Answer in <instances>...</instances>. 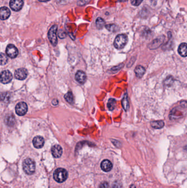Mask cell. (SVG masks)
<instances>
[{"instance_id": "cell-27", "label": "cell", "mask_w": 187, "mask_h": 188, "mask_svg": "<svg viewBox=\"0 0 187 188\" xmlns=\"http://www.w3.org/2000/svg\"><path fill=\"white\" fill-rule=\"evenodd\" d=\"M52 103L53 105H57L58 104V101L57 99H54L52 102Z\"/></svg>"}, {"instance_id": "cell-8", "label": "cell", "mask_w": 187, "mask_h": 188, "mask_svg": "<svg viewBox=\"0 0 187 188\" xmlns=\"http://www.w3.org/2000/svg\"><path fill=\"white\" fill-rule=\"evenodd\" d=\"M13 79L12 74L9 70H4L1 74V82L3 84H8L10 83Z\"/></svg>"}, {"instance_id": "cell-20", "label": "cell", "mask_w": 187, "mask_h": 188, "mask_svg": "<svg viewBox=\"0 0 187 188\" xmlns=\"http://www.w3.org/2000/svg\"><path fill=\"white\" fill-rule=\"evenodd\" d=\"M96 24L97 28L99 29H101L105 25V22L103 19L99 17L96 20Z\"/></svg>"}, {"instance_id": "cell-10", "label": "cell", "mask_w": 187, "mask_h": 188, "mask_svg": "<svg viewBox=\"0 0 187 188\" xmlns=\"http://www.w3.org/2000/svg\"><path fill=\"white\" fill-rule=\"evenodd\" d=\"M75 79L78 83L84 84L87 79L86 74L82 70H78L75 74Z\"/></svg>"}, {"instance_id": "cell-3", "label": "cell", "mask_w": 187, "mask_h": 188, "mask_svg": "<svg viewBox=\"0 0 187 188\" xmlns=\"http://www.w3.org/2000/svg\"><path fill=\"white\" fill-rule=\"evenodd\" d=\"M127 41L128 38L126 35L119 34L116 37L114 40V46L117 49H122L126 45Z\"/></svg>"}, {"instance_id": "cell-19", "label": "cell", "mask_w": 187, "mask_h": 188, "mask_svg": "<svg viewBox=\"0 0 187 188\" xmlns=\"http://www.w3.org/2000/svg\"><path fill=\"white\" fill-rule=\"evenodd\" d=\"M64 98L65 99V100L67 101L69 104H73L74 102V96L73 95V93L71 92H67L65 96H64Z\"/></svg>"}, {"instance_id": "cell-13", "label": "cell", "mask_w": 187, "mask_h": 188, "mask_svg": "<svg viewBox=\"0 0 187 188\" xmlns=\"http://www.w3.org/2000/svg\"><path fill=\"white\" fill-rule=\"evenodd\" d=\"M100 167L104 172H108L110 171L113 168L112 163L108 160H104L101 162Z\"/></svg>"}, {"instance_id": "cell-29", "label": "cell", "mask_w": 187, "mask_h": 188, "mask_svg": "<svg viewBox=\"0 0 187 188\" xmlns=\"http://www.w3.org/2000/svg\"><path fill=\"white\" fill-rule=\"evenodd\" d=\"M39 1L40 2H47V1H50V0H39Z\"/></svg>"}, {"instance_id": "cell-18", "label": "cell", "mask_w": 187, "mask_h": 188, "mask_svg": "<svg viewBox=\"0 0 187 188\" xmlns=\"http://www.w3.org/2000/svg\"><path fill=\"white\" fill-rule=\"evenodd\" d=\"M116 105V101L114 99H110L107 104L108 109L110 111L114 110Z\"/></svg>"}, {"instance_id": "cell-23", "label": "cell", "mask_w": 187, "mask_h": 188, "mask_svg": "<svg viewBox=\"0 0 187 188\" xmlns=\"http://www.w3.org/2000/svg\"><path fill=\"white\" fill-rule=\"evenodd\" d=\"M105 28H106L110 32H116L118 30L117 25L115 24H108L105 25Z\"/></svg>"}, {"instance_id": "cell-28", "label": "cell", "mask_w": 187, "mask_h": 188, "mask_svg": "<svg viewBox=\"0 0 187 188\" xmlns=\"http://www.w3.org/2000/svg\"><path fill=\"white\" fill-rule=\"evenodd\" d=\"M119 186H120L119 184H114V185L113 186V188H120Z\"/></svg>"}, {"instance_id": "cell-6", "label": "cell", "mask_w": 187, "mask_h": 188, "mask_svg": "<svg viewBox=\"0 0 187 188\" xmlns=\"http://www.w3.org/2000/svg\"><path fill=\"white\" fill-rule=\"evenodd\" d=\"M6 52L7 55L11 58H15L18 55V49L15 46L12 44H9L7 46Z\"/></svg>"}, {"instance_id": "cell-17", "label": "cell", "mask_w": 187, "mask_h": 188, "mask_svg": "<svg viewBox=\"0 0 187 188\" xmlns=\"http://www.w3.org/2000/svg\"><path fill=\"white\" fill-rule=\"evenodd\" d=\"M164 122L162 120L159 121H153L151 123V125L153 128L160 129L162 128L164 126Z\"/></svg>"}, {"instance_id": "cell-31", "label": "cell", "mask_w": 187, "mask_h": 188, "mask_svg": "<svg viewBox=\"0 0 187 188\" xmlns=\"http://www.w3.org/2000/svg\"><path fill=\"white\" fill-rule=\"evenodd\" d=\"M118 1H120V2H125V1H127V0H118Z\"/></svg>"}, {"instance_id": "cell-14", "label": "cell", "mask_w": 187, "mask_h": 188, "mask_svg": "<svg viewBox=\"0 0 187 188\" xmlns=\"http://www.w3.org/2000/svg\"><path fill=\"white\" fill-rule=\"evenodd\" d=\"M11 15V11L7 7H2L0 10V18L1 20H6Z\"/></svg>"}, {"instance_id": "cell-24", "label": "cell", "mask_w": 187, "mask_h": 188, "mask_svg": "<svg viewBox=\"0 0 187 188\" xmlns=\"http://www.w3.org/2000/svg\"><path fill=\"white\" fill-rule=\"evenodd\" d=\"M8 62V58L7 56L6 55L4 54L1 53V65H4L6 64Z\"/></svg>"}, {"instance_id": "cell-22", "label": "cell", "mask_w": 187, "mask_h": 188, "mask_svg": "<svg viewBox=\"0 0 187 188\" xmlns=\"http://www.w3.org/2000/svg\"><path fill=\"white\" fill-rule=\"evenodd\" d=\"M122 104L123 106V108L125 111H127L129 108V103L128 101L127 95L126 94L123 97V100L122 101Z\"/></svg>"}, {"instance_id": "cell-25", "label": "cell", "mask_w": 187, "mask_h": 188, "mask_svg": "<svg viewBox=\"0 0 187 188\" xmlns=\"http://www.w3.org/2000/svg\"><path fill=\"white\" fill-rule=\"evenodd\" d=\"M143 0H131V4L134 6H138L140 5Z\"/></svg>"}, {"instance_id": "cell-1", "label": "cell", "mask_w": 187, "mask_h": 188, "mask_svg": "<svg viewBox=\"0 0 187 188\" xmlns=\"http://www.w3.org/2000/svg\"><path fill=\"white\" fill-rule=\"evenodd\" d=\"M23 168L24 172L28 175L34 174L35 172V162L29 158H27L23 161Z\"/></svg>"}, {"instance_id": "cell-12", "label": "cell", "mask_w": 187, "mask_h": 188, "mask_svg": "<svg viewBox=\"0 0 187 188\" xmlns=\"http://www.w3.org/2000/svg\"><path fill=\"white\" fill-rule=\"evenodd\" d=\"M52 153L55 158H60L63 153L62 147L59 145H55L52 148Z\"/></svg>"}, {"instance_id": "cell-5", "label": "cell", "mask_w": 187, "mask_h": 188, "mask_svg": "<svg viewBox=\"0 0 187 188\" xmlns=\"http://www.w3.org/2000/svg\"><path fill=\"white\" fill-rule=\"evenodd\" d=\"M27 106L24 102L18 104L15 107L16 113L19 116H23L27 113Z\"/></svg>"}, {"instance_id": "cell-30", "label": "cell", "mask_w": 187, "mask_h": 188, "mask_svg": "<svg viewBox=\"0 0 187 188\" xmlns=\"http://www.w3.org/2000/svg\"><path fill=\"white\" fill-rule=\"evenodd\" d=\"M130 188H136V187L134 185H131V187H130Z\"/></svg>"}, {"instance_id": "cell-15", "label": "cell", "mask_w": 187, "mask_h": 188, "mask_svg": "<svg viewBox=\"0 0 187 188\" xmlns=\"http://www.w3.org/2000/svg\"><path fill=\"white\" fill-rule=\"evenodd\" d=\"M178 54L182 57L187 56V44L182 43L178 47Z\"/></svg>"}, {"instance_id": "cell-26", "label": "cell", "mask_w": 187, "mask_h": 188, "mask_svg": "<svg viewBox=\"0 0 187 188\" xmlns=\"http://www.w3.org/2000/svg\"><path fill=\"white\" fill-rule=\"evenodd\" d=\"M99 188H109V184L106 182H102L99 185Z\"/></svg>"}, {"instance_id": "cell-7", "label": "cell", "mask_w": 187, "mask_h": 188, "mask_svg": "<svg viewBox=\"0 0 187 188\" xmlns=\"http://www.w3.org/2000/svg\"><path fill=\"white\" fill-rule=\"evenodd\" d=\"M24 5L23 0H11L9 6L14 11L18 12L21 10Z\"/></svg>"}, {"instance_id": "cell-21", "label": "cell", "mask_w": 187, "mask_h": 188, "mask_svg": "<svg viewBox=\"0 0 187 188\" xmlns=\"http://www.w3.org/2000/svg\"><path fill=\"white\" fill-rule=\"evenodd\" d=\"M15 122V118L14 117V115H8V116H7L6 117V119H5V122L8 125H13L14 124V123Z\"/></svg>"}, {"instance_id": "cell-11", "label": "cell", "mask_w": 187, "mask_h": 188, "mask_svg": "<svg viewBox=\"0 0 187 188\" xmlns=\"http://www.w3.org/2000/svg\"><path fill=\"white\" fill-rule=\"evenodd\" d=\"M32 143L35 148L41 149L44 145L45 140L43 137L41 136H37L34 138L32 140Z\"/></svg>"}, {"instance_id": "cell-16", "label": "cell", "mask_w": 187, "mask_h": 188, "mask_svg": "<svg viewBox=\"0 0 187 188\" xmlns=\"http://www.w3.org/2000/svg\"><path fill=\"white\" fill-rule=\"evenodd\" d=\"M134 72L137 77L141 78L146 72V69L141 65H138L134 69Z\"/></svg>"}, {"instance_id": "cell-2", "label": "cell", "mask_w": 187, "mask_h": 188, "mask_svg": "<svg viewBox=\"0 0 187 188\" xmlns=\"http://www.w3.org/2000/svg\"><path fill=\"white\" fill-rule=\"evenodd\" d=\"M68 177V173L67 170L60 168L55 170L53 174V178L58 183H63L65 182Z\"/></svg>"}, {"instance_id": "cell-9", "label": "cell", "mask_w": 187, "mask_h": 188, "mask_svg": "<svg viewBox=\"0 0 187 188\" xmlns=\"http://www.w3.org/2000/svg\"><path fill=\"white\" fill-rule=\"evenodd\" d=\"M14 76L16 79L20 80H24L27 77V70L25 68H23L17 69L15 71Z\"/></svg>"}, {"instance_id": "cell-4", "label": "cell", "mask_w": 187, "mask_h": 188, "mask_svg": "<svg viewBox=\"0 0 187 188\" xmlns=\"http://www.w3.org/2000/svg\"><path fill=\"white\" fill-rule=\"evenodd\" d=\"M58 27L57 25H53L50 28L48 32V37L51 44L53 46H55L58 43L57 32Z\"/></svg>"}]
</instances>
